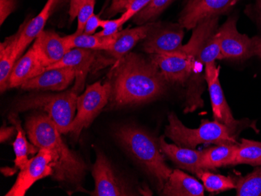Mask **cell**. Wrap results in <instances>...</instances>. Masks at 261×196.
<instances>
[{
    "label": "cell",
    "instance_id": "cell-38",
    "mask_svg": "<svg viewBox=\"0 0 261 196\" xmlns=\"http://www.w3.org/2000/svg\"><path fill=\"white\" fill-rule=\"evenodd\" d=\"M256 14H257L258 20L261 23V0H257L256 3Z\"/></svg>",
    "mask_w": 261,
    "mask_h": 196
},
{
    "label": "cell",
    "instance_id": "cell-28",
    "mask_svg": "<svg viewBox=\"0 0 261 196\" xmlns=\"http://www.w3.org/2000/svg\"><path fill=\"white\" fill-rule=\"evenodd\" d=\"M237 196H261V166L236 182Z\"/></svg>",
    "mask_w": 261,
    "mask_h": 196
},
{
    "label": "cell",
    "instance_id": "cell-24",
    "mask_svg": "<svg viewBox=\"0 0 261 196\" xmlns=\"http://www.w3.org/2000/svg\"><path fill=\"white\" fill-rule=\"evenodd\" d=\"M239 144L218 145L215 147L203 150L201 164L206 171L215 170L221 166L234 165Z\"/></svg>",
    "mask_w": 261,
    "mask_h": 196
},
{
    "label": "cell",
    "instance_id": "cell-23",
    "mask_svg": "<svg viewBox=\"0 0 261 196\" xmlns=\"http://www.w3.org/2000/svg\"><path fill=\"white\" fill-rule=\"evenodd\" d=\"M10 123L17 128V137L13 143L15 153V169L22 170L29 163V156H35L39 151V148L35 146L30 140H28L26 134L21 126V122L17 117V113H12L9 116Z\"/></svg>",
    "mask_w": 261,
    "mask_h": 196
},
{
    "label": "cell",
    "instance_id": "cell-19",
    "mask_svg": "<svg viewBox=\"0 0 261 196\" xmlns=\"http://www.w3.org/2000/svg\"><path fill=\"white\" fill-rule=\"evenodd\" d=\"M158 23L149 22L143 25H139L134 29H127L119 31L117 33L115 42L112 47L108 51V53L116 60L121 59L124 55L128 53L135 45L147 37L152 29Z\"/></svg>",
    "mask_w": 261,
    "mask_h": 196
},
{
    "label": "cell",
    "instance_id": "cell-22",
    "mask_svg": "<svg viewBox=\"0 0 261 196\" xmlns=\"http://www.w3.org/2000/svg\"><path fill=\"white\" fill-rule=\"evenodd\" d=\"M55 2L56 0H47L46 4L36 17L26 20L25 26L22 31L17 45L19 58L22 57L28 46L43 32L47 20L54 11L53 9Z\"/></svg>",
    "mask_w": 261,
    "mask_h": 196
},
{
    "label": "cell",
    "instance_id": "cell-12",
    "mask_svg": "<svg viewBox=\"0 0 261 196\" xmlns=\"http://www.w3.org/2000/svg\"><path fill=\"white\" fill-rule=\"evenodd\" d=\"M219 73L220 67H217L215 62L209 63L205 66V80L211 96L214 118L215 121L236 130L238 121L233 118L231 109L224 97L220 84Z\"/></svg>",
    "mask_w": 261,
    "mask_h": 196
},
{
    "label": "cell",
    "instance_id": "cell-37",
    "mask_svg": "<svg viewBox=\"0 0 261 196\" xmlns=\"http://www.w3.org/2000/svg\"><path fill=\"white\" fill-rule=\"evenodd\" d=\"M255 55L261 58V39H256V46H255Z\"/></svg>",
    "mask_w": 261,
    "mask_h": 196
},
{
    "label": "cell",
    "instance_id": "cell-32",
    "mask_svg": "<svg viewBox=\"0 0 261 196\" xmlns=\"http://www.w3.org/2000/svg\"><path fill=\"white\" fill-rule=\"evenodd\" d=\"M125 22L122 16L116 20H102V25H101L102 30L96 34L98 36H102V37L114 36L119 32Z\"/></svg>",
    "mask_w": 261,
    "mask_h": 196
},
{
    "label": "cell",
    "instance_id": "cell-15",
    "mask_svg": "<svg viewBox=\"0 0 261 196\" xmlns=\"http://www.w3.org/2000/svg\"><path fill=\"white\" fill-rule=\"evenodd\" d=\"M74 70L68 67L45 70L40 75L31 79L21 86L23 90L63 92L75 80Z\"/></svg>",
    "mask_w": 261,
    "mask_h": 196
},
{
    "label": "cell",
    "instance_id": "cell-31",
    "mask_svg": "<svg viewBox=\"0 0 261 196\" xmlns=\"http://www.w3.org/2000/svg\"><path fill=\"white\" fill-rule=\"evenodd\" d=\"M95 5H96V0H86V2L82 6L77 14V27L74 34L79 35L84 32L88 20L94 14Z\"/></svg>",
    "mask_w": 261,
    "mask_h": 196
},
{
    "label": "cell",
    "instance_id": "cell-3",
    "mask_svg": "<svg viewBox=\"0 0 261 196\" xmlns=\"http://www.w3.org/2000/svg\"><path fill=\"white\" fill-rule=\"evenodd\" d=\"M117 141L162 191L172 170L166 164L159 143L149 133L136 126L124 125L116 131Z\"/></svg>",
    "mask_w": 261,
    "mask_h": 196
},
{
    "label": "cell",
    "instance_id": "cell-8",
    "mask_svg": "<svg viewBox=\"0 0 261 196\" xmlns=\"http://www.w3.org/2000/svg\"><path fill=\"white\" fill-rule=\"evenodd\" d=\"M92 175L95 181V189L91 195H136L122 178L118 176L109 159L100 150H96V159L92 165Z\"/></svg>",
    "mask_w": 261,
    "mask_h": 196
},
{
    "label": "cell",
    "instance_id": "cell-39",
    "mask_svg": "<svg viewBox=\"0 0 261 196\" xmlns=\"http://www.w3.org/2000/svg\"><path fill=\"white\" fill-rule=\"evenodd\" d=\"M67 1V0H56V2L55 4H54V9H53V10H54V9H55L56 7H59V6H61L62 5V4H65Z\"/></svg>",
    "mask_w": 261,
    "mask_h": 196
},
{
    "label": "cell",
    "instance_id": "cell-1",
    "mask_svg": "<svg viewBox=\"0 0 261 196\" xmlns=\"http://www.w3.org/2000/svg\"><path fill=\"white\" fill-rule=\"evenodd\" d=\"M166 79L156 64L128 52L116 62L111 75V102L114 107L149 102L162 96Z\"/></svg>",
    "mask_w": 261,
    "mask_h": 196
},
{
    "label": "cell",
    "instance_id": "cell-34",
    "mask_svg": "<svg viewBox=\"0 0 261 196\" xmlns=\"http://www.w3.org/2000/svg\"><path fill=\"white\" fill-rule=\"evenodd\" d=\"M102 19H101L99 16L94 14L88 20L85 27L84 32L83 33L86 35H95L96 31L102 25Z\"/></svg>",
    "mask_w": 261,
    "mask_h": 196
},
{
    "label": "cell",
    "instance_id": "cell-16",
    "mask_svg": "<svg viewBox=\"0 0 261 196\" xmlns=\"http://www.w3.org/2000/svg\"><path fill=\"white\" fill-rule=\"evenodd\" d=\"M32 47L45 69L59 62L70 50L65 37L53 31H43L34 42Z\"/></svg>",
    "mask_w": 261,
    "mask_h": 196
},
{
    "label": "cell",
    "instance_id": "cell-26",
    "mask_svg": "<svg viewBox=\"0 0 261 196\" xmlns=\"http://www.w3.org/2000/svg\"><path fill=\"white\" fill-rule=\"evenodd\" d=\"M261 166V143L242 138L236 152L234 165Z\"/></svg>",
    "mask_w": 261,
    "mask_h": 196
},
{
    "label": "cell",
    "instance_id": "cell-20",
    "mask_svg": "<svg viewBox=\"0 0 261 196\" xmlns=\"http://www.w3.org/2000/svg\"><path fill=\"white\" fill-rule=\"evenodd\" d=\"M161 194L168 196H203L204 186L183 171L174 170L166 181Z\"/></svg>",
    "mask_w": 261,
    "mask_h": 196
},
{
    "label": "cell",
    "instance_id": "cell-33",
    "mask_svg": "<svg viewBox=\"0 0 261 196\" xmlns=\"http://www.w3.org/2000/svg\"><path fill=\"white\" fill-rule=\"evenodd\" d=\"M17 7L16 0H0V20L1 25L7 20V17L14 12Z\"/></svg>",
    "mask_w": 261,
    "mask_h": 196
},
{
    "label": "cell",
    "instance_id": "cell-40",
    "mask_svg": "<svg viewBox=\"0 0 261 196\" xmlns=\"http://www.w3.org/2000/svg\"><path fill=\"white\" fill-rule=\"evenodd\" d=\"M118 1H121V0H113V2H118Z\"/></svg>",
    "mask_w": 261,
    "mask_h": 196
},
{
    "label": "cell",
    "instance_id": "cell-4",
    "mask_svg": "<svg viewBox=\"0 0 261 196\" xmlns=\"http://www.w3.org/2000/svg\"><path fill=\"white\" fill-rule=\"evenodd\" d=\"M168 118L165 135L181 147L195 149L200 144H240L234 136L236 130L218 121L203 120L199 128L191 129L186 127L174 113L170 114Z\"/></svg>",
    "mask_w": 261,
    "mask_h": 196
},
{
    "label": "cell",
    "instance_id": "cell-10",
    "mask_svg": "<svg viewBox=\"0 0 261 196\" xmlns=\"http://www.w3.org/2000/svg\"><path fill=\"white\" fill-rule=\"evenodd\" d=\"M183 29L179 24L163 27L161 23H158L144 39L142 44L143 50L149 54L169 55L180 54L183 46Z\"/></svg>",
    "mask_w": 261,
    "mask_h": 196
},
{
    "label": "cell",
    "instance_id": "cell-11",
    "mask_svg": "<svg viewBox=\"0 0 261 196\" xmlns=\"http://www.w3.org/2000/svg\"><path fill=\"white\" fill-rule=\"evenodd\" d=\"M239 0H189L181 11L178 24L188 30L199 23L226 13Z\"/></svg>",
    "mask_w": 261,
    "mask_h": 196
},
{
    "label": "cell",
    "instance_id": "cell-29",
    "mask_svg": "<svg viewBox=\"0 0 261 196\" xmlns=\"http://www.w3.org/2000/svg\"><path fill=\"white\" fill-rule=\"evenodd\" d=\"M173 2L174 0H150L147 6L133 17V20L138 25L147 24L161 15Z\"/></svg>",
    "mask_w": 261,
    "mask_h": 196
},
{
    "label": "cell",
    "instance_id": "cell-30",
    "mask_svg": "<svg viewBox=\"0 0 261 196\" xmlns=\"http://www.w3.org/2000/svg\"><path fill=\"white\" fill-rule=\"evenodd\" d=\"M221 59V48H220L219 37L215 32L204 44L198 54L196 61L206 66L209 63L215 62Z\"/></svg>",
    "mask_w": 261,
    "mask_h": 196
},
{
    "label": "cell",
    "instance_id": "cell-35",
    "mask_svg": "<svg viewBox=\"0 0 261 196\" xmlns=\"http://www.w3.org/2000/svg\"><path fill=\"white\" fill-rule=\"evenodd\" d=\"M85 2H86V0H70L68 13L70 22L77 18L79 10Z\"/></svg>",
    "mask_w": 261,
    "mask_h": 196
},
{
    "label": "cell",
    "instance_id": "cell-36",
    "mask_svg": "<svg viewBox=\"0 0 261 196\" xmlns=\"http://www.w3.org/2000/svg\"><path fill=\"white\" fill-rule=\"evenodd\" d=\"M17 132V128L13 124L11 127L3 125L0 129V142L1 143L8 141Z\"/></svg>",
    "mask_w": 261,
    "mask_h": 196
},
{
    "label": "cell",
    "instance_id": "cell-14",
    "mask_svg": "<svg viewBox=\"0 0 261 196\" xmlns=\"http://www.w3.org/2000/svg\"><path fill=\"white\" fill-rule=\"evenodd\" d=\"M95 57L96 51L74 48L70 49L61 61L46 67L45 70L62 67H68L74 70L76 77L72 89L79 95L84 89L86 78L95 61Z\"/></svg>",
    "mask_w": 261,
    "mask_h": 196
},
{
    "label": "cell",
    "instance_id": "cell-9",
    "mask_svg": "<svg viewBox=\"0 0 261 196\" xmlns=\"http://www.w3.org/2000/svg\"><path fill=\"white\" fill-rule=\"evenodd\" d=\"M236 19L230 17L217 31L221 48V59L243 61L255 55L256 38L251 39L240 33Z\"/></svg>",
    "mask_w": 261,
    "mask_h": 196
},
{
    "label": "cell",
    "instance_id": "cell-6",
    "mask_svg": "<svg viewBox=\"0 0 261 196\" xmlns=\"http://www.w3.org/2000/svg\"><path fill=\"white\" fill-rule=\"evenodd\" d=\"M111 96V82L102 84L98 81L88 86L86 91L77 96V112L66 134H70L77 139L82 131L89 128L99 116Z\"/></svg>",
    "mask_w": 261,
    "mask_h": 196
},
{
    "label": "cell",
    "instance_id": "cell-17",
    "mask_svg": "<svg viewBox=\"0 0 261 196\" xmlns=\"http://www.w3.org/2000/svg\"><path fill=\"white\" fill-rule=\"evenodd\" d=\"M45 71V66L32 46L16 62L9 77L7 89L21 87L24 83L40 75Z\"/></svg>",
    "mask_w": 261,
    "mask_h": 196
},
{
    "label": "cell",
    "instance_id": "cell-7",
    "mask_svg": "<svg viewBox=\"0 0 261 196\" xmlns=\"http://www.w3.org/2000/svg\"><path fill=\"white\" fill-rule=\"evenodd\" d=\"M55 159L49 149H40L28 164L20 170L17 180L6 196H24L29 188L39 180L54 175Z\"/></svg>",
    "mask_w": 261,
    "mask_h": 196
},
{
    "label": "cell",
    "instance_id": "cell-25",
    "mask_svg": "<svg viewBox=\"0 0 261 196\" xmlns=\"http://www.w3.org/2000/svg\"><path fill=\"white\" fill-rule=\"evenodd\" d=\"M117 33L114 36L102 37L95 35H86L82 33L79 35L72 34L70 36H65L66 42L70 49L74 48H82V49H91V50H102L108 52L113 44L115 42Z\"/></svg>",
    "mask_w": 261,
    "mask_h": 196
},
{
    "label": "cell",
    "instance_id": "cell-21",
    "mask_svg": "<svg viewBox=\"0 0 261 196\" xmlns=\"http://www.w3.org/2000/svg\"><path fill=\"white\" fill-rule=\"evenodd\" d=\"M26 20L19 27L15 34L9 36L0 44V88L1 92H5L8 85L9 77L16 62L19 59L17 45Z\"/></svg>",
    "mask_w": 261,
    "mask_h": 196
},
{
    "label": "cell",
    "instance_id": "cell-27",
    "mask_svg": "<svg viewBox=\"0 0 261 196\" xmlns=\"http://www.w3.org/2000/svg\"><path fill=\"white\" fill-rule=\"evenodd\" d=\"M196 175L203 181V186L210 192H222L236 187V182L230 177L215 175L206 170L199 171Z\"/></svg>",
    "mask_w": 261,
    "mask_h": 196
},
{
    "label": "cell",
    "instance_id": "cell-5",
    "mask_svg": "<svg viewBox=\"0 0 261 196\" xmlns=\"http://www.w3.org/2000/svg\"><path fill=\"white\" fill-rule=\"evenodd\" d=\"M79 95L73 89L59 93H34L14 103L16 113L39 109L46 114L61 134H66L77 112Z\"/></svg>",
    "mask_w": 261,
    "mask_h": 196
},
{
    "label": "cell",
    "instance_id": "cell-2",
    "mask_svg": "<svg viewBox=\"0 0 261 196\" xmlns=\"http://www.w3.org/2000/svg\"><path fill=\"white\" fill-rule=\"evenodd\" d=\"M25 129L29 139L39 149L50 150L55 159L53 179L72 191H84L83 181L88 170L82 157L68 147L57 125L45 113L28 118Z\"/></svg>",
    "mask_w": 261,
    "mask_h": 196
},
{
    "label": "cell",
    "instance_id": "cell-13",
    "mask_svg": "<svg viewBox=\"0 0 261 196\" xmlns=\"http://www.w3.org/2000/svg\"><path fill=\"white\" fill-rule=\"evenodd\" d=\"M150 61L156 64L167 81L184 85L193 74L196 59L181 54H150Z\"/></svg>",
    "mask_w": 261,
    "mask_h": 196
},
{
    "label": "cell",
    "instance_id": "cell-18",
    "mask_svg": "<svg viewBox=\"0 0 261 196\" xmlns=\"http://www.w3.org/2000/svg\"><path fill=\"white\" fill-rule=\"evenodd\" d=\"M159 144L161 152L181 169L186 170L196 175L199 171L204 170L201 164L203 151L181 147L176 144H168L164 136L160 137Z\"/></svg>",
    "mask_w": 261,
    "mask_h": 196
}]
</instances>
